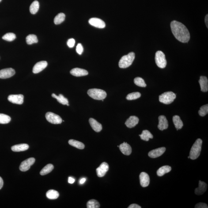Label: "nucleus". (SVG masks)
<instances>
[{"mask_svg":"<svg viewBox=\"0 0 208 208\" xmlns=\"http://www.w3.org/2000/svg\"><path fill=\"white\" fill-rule=\"evenodd\" d=\"M75 43V41L74 39H70L68 41L67 45L70 48H72L74 47Z\"/></svg>","mask_w":208,"mask_h":208,"instance_id":"obj_41","label":"nucleus"},{"mask_svg":"<svg viewBox=\"0 0 208 208\" xmlns=\"http://www.w3.org/2000/svg\"><path fill=\"white\" fill-rule=\"evenodd\" d=\"M119 149L121 152L124 155H129L131 154L132 149L131 146L127 143L124 142L119 146Z\"/></svg>","mask_w":208,"mask_h":208,"instance_id":"obj_19","label":"nucleus"},{"mask_svg":"<svg viewBox=\"0 0 208 208\" xmlns=\"http://www.w3.org/2000/svg\"><path fill=\"white\" fill-rule=\"evenodd\" d=\"M135 58V54L134 52L129 53L127 55L124 56L119 62V67L126 68L131 66Z\"/></svg>","mask_w":208,"mask_h":208,"instance_id":"obj_3","label":"nucleus"},{"mask_svg":"<svg viewBox=\"0 0 208 208\" xmlns=\"http://www.w3.org/2000/svg\"><path fill=\"white\" fill-rule=\"evenodd\" d=\"M52 96L54 98L56 99L58 102L63 105H67L68 104V100L62 94H59V96H57L55 94L53 93L52 95Z\"/></svg>","mask_w":208,"mask_h":208,"instance_id":"obj_26","label":"nucleus"},{"mask_svg":"<svg viewBox=\"0 0 208 208\" xmlns=\"http://www.w3.org/2000/svg\"><path fill=\"white\" fill-rule=\"evenodd\" d=\"M100 207V203L97 200L94 199L88 201L87 203V207L88 208H99Z\"/></svg>","mask_w":208,"mask_h":208,"instance_id":"obj_34","label":"nucleus"},{"mask_svg":"<svg viewBox=\"0 0 208 208\" xmlns=\"http://www.w3.org/2000/svg\"><path fill=\"white\" fill-rule=\"evenodd\" d=\"M208 113V104L202 106L200 107V110L198 111V114L201 116H204L207 115Z\"/></svg>","mask_w":208,"mask_h":208,"instance_id":"obj_39","label":"nucleus"},{"mask_svg":"<svg viewBox=\"0 0 208 208\" xmlns=\"http://www.w3.org/2000/svg\"><path fill=\"white\" fill-rule=\"evenodd\" d=\"M201 90L202 92H207L208 90V80L207 77L203 76H201L199 80Z\"/></svg>","mask_w":208,"mask_h":208,"instance_id":"obj_22","label":"nucleus"},{"mask_svg":"<svg viewBox=\"0 0 208 208\" xmlns=\"http://www.w3.org/2000/svg\"><path fill=\"white\" fill-rule=\"evenodd\" d=\"M140 206H139V205L137 204H132L130 205L128 207V208H141Z\"/></svg>","mask_w":208,"mask_h":208,"instance_id":"obj_43","label":"nucleus"},{"mask_svg":"<svg viewBox=\"0 0 208 208\" xmlns=\"http://www.w3.org/2000/svg\"><path fill=\"white\" fill-rule=\"evenodd\" d=\"M109 167L108 164L106 162L102 163L100 166L96 169V173L98 177H102L104 176L108 172Z\"/></svg>","mask_w":208,"mask_h":208,"instance_id":"obj_10","label":"nucleus"},{"mask_svg":"<svg viewBox=\"0 0 208 208\" xmlns=\"http://www.w3.org/2000/svg\"><path fill=\"white\" fill-rule=\"evenodd\" d=\"M171 170H172V168L169 166H164L160 167L159 169L158 170L157 175L158 176H162L165 174L170 172Z\"/></svg>","mask_w":208,"mask_h":208,"instance_id":"obj_25","label":"nucleus"},{"mask_svg":"<svg viewBox=\"0 0 208 208\" xmlns=\"http://www.w3.org/2000/svg\"><path fill=\"white\" fill-rule=\"evenodd\" d=\"M195 208H208V206L206 204L203 203H199L197 204L195 206Z\"/></svg>","mask_w":208,"mask_h":208,"instance_id":"obj_42","label":"nucleus"},{"mask_svg":"<svg viewBox=\"0 0 208 208\" xmlns=\"http://www.w3.org/2000/svg\"><path fill=\"white\" fill-rule=\"evenodd\" d=\"M35 161V159L34 158H30L24 160L21 163L20 167V170L22 172H26L30 169L31 167L33 165Z\"/></svg>","mask_w":208,"mask_h":208,"instance_id":"obj_8","label":"nucleus"},{"mask_svg":"<svg viewBox=\"0 0 208 208\" xmlns=\"http://www.w3.org/2000/svg\"><path fill=\"white\" fill-rule=\"evenodd\" d=\"M88 94L92 98L98 100H104L107 96L105 91L96 88L89 89L88 91Z\"/></svg>","mask_w":208,"mask_h":208,"instance_id":"obj_4","label":"nucleus"},{"mask_svg":"<svg viewBox=\"0 0 208 208\" xmlns=\"http://www.w3.org/2000/svg\"><path fill=\"white\" fill-rule=\"evenodd\" d=\"M65 15L64 14L62 13L58 14L54 19V23L56 25L60 24L65 21Z\"/></svg>","mask_w":208,"mask_h":208,"instance_id":"obj_32","label":"nucleus"},{"mask_svg":"<svg viewBox=\"0 0 208 208\" xmlns=\"http://www.w3.org/2000/svg\"><path fill=\"white\" fill-rule=\"evenodd\" d=\"M70 73L72 75L75 77H80L87 75L88 73L85 69L79 68H75L72 69L70 71Z\"/></svg>","mask_w":208,"mask_h":208,"instance_id":"obj_18","label":"nucleus"},{"mask_svg":"<svg viewBox=\"0 0 208 208\" xmlns=\"http://www.w3.org/2000/svg\"><path fill=\"white\" fill-rule=\"evenodd\" d=\"M29 146L27 144H21L16 145L12 147L11 149L13 152H20L27 150Z\"/></svg>","mask_w":208,"mask_h":208,"instance_id":"obj_23","label":"nucleus"},{"mask_svg":"<svg viewBox=\"0 0 208 208\" xmlns=\"http://www.w3.org/2000/svg\"><path fill=\"white\" fill-rule=\"evenodd\" d=\"M89 123L92 129L96 132H99L101 131L102 129V125L93 118L89 119Z\"/></svg>","mask_w":208,"mask_h":208,"instance_id":"obj_21","label":"nucleus"},{"mask_svg":"<svg viewBox=\"0 0 208 208\" xmlns=\"http://www.w3.org/2000/svg\"><path fill=\"white\" fill-rule=\"evenodd\" d=\"M208 14L206 15V17H205V23H206V27H207V28H208Z\"/></svg>","mask_w":208,"mask_h":208,"instance_id":"obj_47","label":"nucleus"},{"mask_svg":"<svg viewBox=\"0 0 208 208\" xmlns=\"http://www.w3.org/2000/svg\"><path fill=\"white\" fill-rule=\"evenodd\" d=\"M159 124L158 127L160 130L163 131L167 129L168 123L166 117L164 115L160 116L158 117Z\"/></svg>","mask_w":208,"mask_h":208,"instance_id":"obj_16","label":"nucleus"},{"mask_svg":"<svg viewBox=\"0 0 208 208\" xmlns=\"http://www.w3.org/2000/svg\"><path fill=\"white\" fill-rule=\"evenodd\" d=\"M46 197L49 199H56L59 196V194L58 191L54 190H51L47 191L46 194Z\"/></svg>","mask_w":208,"mask_h":208,"instance_id":"obj_29","label":"nucleus"},{"mask_svg":"<svg viewBox=\"0 0 208 208\" xmlns=\"http://www.w3.org/2000/svg\"><path fill=\"white\" fill-rule=\"evenodd\" d=\"M11 120V118L9 116L0 113V124H7L9 123Z\"/></svg>","mask_w":208,"mask_h":208,"instance_id":"obj_35","label":"nucleus"},{"mask_svg":"<svg viewBox=\"0 0 208 208\" xmlns=\"http://www.w3.org/2000/svg\"><path fill=\"white\" fill-rule=\"evenodd\" d=\"M202 140L198 138L193 144L190 152L189 157L191 160H195L199 157L200 154Z\"/></svg>","mask_w":208,"mask_h":208,"instance_id":"obj_2","label":"nucleus"},{"mask_svg":"<svg viewBox=\"0 0 208 208\" xmlns=\"http://www.w3.org/2000/svg\"><path fill=\"white\" fill-rule=\"evenodd\" d=\"M46 118L48 122L54 124H59L62 122V118L59 116L52 112L47 113Z\"/></svg>","mask_w":208,"mask_h":208,"instance_id":"obj_7","label":"nucleus"},{"mask_svg":"<svg viewBox=\"0 0 208 208\" xmlns=\"http://www.w3.org/2000/svg\"><path fill=\"white\" fill-rule=\"evenodd\" d=\"M139 119L137 117L132 116L127 119L125 122L126 125L129 128H132L138 124Z\"/></svg>","mask_w":208,"mask_h":208,"instance_id":"obj_20","label":"nucleus"},{"mask_svg":"<svg viewBox=\"0 0 208 208\" xmlns=\"http://www.w3.org/2000/svg\"><path fill=\"white\" fill-rule=\"evenodd\" d=\"M26 41L28 44L31 45L38 42V39L36 35H30L26 38Z\"/></svg>","mask_w":208,"mask_h":208,"instance_id":"obj_33","label":"nucleus"},{"mask_svg":"<svg viewBox=\"0 0 208 208\" xmlns=\"http://www.w3.org/2000/svg\"><path fill=\"white\" fill-rule=\"evenodd\" d=\"M54 169V166L52 164H49L44 167L41 171V175H44L50 173Z\"/></svg>","mask_w":208,"mask_h":208,"instance_id":"obj_31","label":"nucleus"},{"mask_svg":"<svg viewBox=\"0 0 208 208\" xmlns=\"http://www.w3.org/2000/svg\"><path fill=\"white\" fill-rule=\"evenodd\" d=\"M8 100L14 104H21L24 102V96L22 95H11L8 97Z\"/></svg>","mask_w":208,"mask_h":208,"instance_id":"obj_9","label":"nucleus"},{"mask_svg":"<svg viewBox=\"0 0 208 208\" xmlns=\"http://www.w3.org/2000/svg\"><path fill=\"white\" fill-rule=\"evenodd\" d=\"M134 84L138 86L145 87L146 86V85L144 80L140 77H136L134 78Z\"/></svg>","mask_w":208,"mask_h":208,"instance_id":"obj_36","label":"nucleus"},{"mask_svg":"<svg viewBox=\"0 0 208 208\" xmlns=\"http://www.w3.org/2000/svg\"><path fill=\"white\" fill-rule=\"evenodd\" d=\"M75 182V179L71 177H69L68 178V182L71 184H73Z\"/></svg>","mask_w":208,"mask_h":208,"instance_id":"obj_44","label":"nucleus"},{"mask_svg":"<svg viewBox=\"0 0 208 208\" xmlns=\"http://www.w3.org/2000/svg\"><path fill=\"white\" fill-rule=\"evenodd\" d=\"M89 23L90 25L96 28L103 29L105 28L106 24L104 21L98 18H92L89 20Z\"/></svg>","mask_w":208,"mask_h":208,"instance_id":"obj_12","label":"nucleus"},{"mask_svg":"<svg viewBox=\"0 0 208 208\" xmlns=\"http://www.w3.org/2000/svg\"><path fill=\"white\" fill-rule=\"evenodd\" d=\"M141 94L139 92H134L129 94L126 96V99L128 100H136L141 97Z\"/></svg>","mask_w":208,"mask_h":208,"instance_id":"obj_37","label":"nucleus"},{"mask_svg":"<svg viewBox=\"0 0 208 208\" xmlns=\"http://www.w3.org/2000/svg\"><path fill=\"white\" fill-rule=\"evenodd\" d=\"M47 66V62L46 61H41L37 62L34 66L32 69V72L35 74H37L41 72Z\"/></svg>","mask_w":208,"mask_h":208,"instance_id":"obj_13","label":"nucleus"},{"mask_svg":"<svg viewBox=\"0 0 208 208\" xmlns=\"http://www.w3.org/2000/svg\"><path fill=\"white\" fill-rule=\"evenodd\" d=\"M1 1H2V0H0V2H1Z\"/></svg>","mask_w":208,"mask_h":208,"instance_id":"obj_49","label":"nucleus"},{"mask_svg":"<svg viewBox=\"0 0 208 208\" xmlns=\"http://www.w3.org/2000/svg\"><path fill=\"white\" fill-rule=\"evenodd\" d=\"M176 95L172 92H166L159 96V101L164 104H171L176 98Z\"/></svg>","mask_w":208,"mask_h":208,"instance_id":"obj_5","label":"nucleus"},{"mask_svg":"<svg viewBox=\"0 0 208 208\" xmlns=\"http://www.w3.org/2000/svg\"><path fill=\"white\" fill-rule=\"evenodd\" d=\"M173 121L175 127L177 129V130L182 128L183 126L182 121L180 119V116L178 115L174 116L173 117Z\"/></svg>","mask_w":208,"mask_h":208,"instance_id":"obj_24","label":"nucleus"},{"mask_svg":"<svg viewBox=\"0 0 208 208\" xmlns=\"http://www.w3.org/2000/svg\"><path fill=\"white\" fill-rule=\"evenodd\" d=\"M188 158H190V157L189 156V157H188Z\"/></svg>","mask_w":208,"mask_h":208,"instance_id":"obj_48","label":"nucleus"},{"mask_svg":"<svg viewBox=\"0 0 208 208\" xmlns=\"http://www.w3.org/2000/svg\"><path fill=\"white\" fill-rule=\"evenodd\" d=\"M68 143L71 146L79 149H83L85 148V145L82 143L74 140H70Z\"/></svg>","mask_w":208,"mask_h":208,"instance_id":"obj_27","label":"nucleus"},{"mask_svg":"<svg viewBox=\"0 0 208 208\" xmlns=\"http://www.w3.org/2000/svg\"><path fill=\"white\" fill-rule=\"evenodd\" d=\"M170 27L172 33L176 39L183 43L189 41L190 32L184 24L179 22L173 21L171 23Z\"/></svg>","mask_w":208,"mask_h":208,"instance_id":"obj_1","label":"nucleus"},{"mask_svg":"<svg viewBox=\"0 0 208 208\" xmlns=\"http://www.w3.org/2000/svg\"><path fill=\"white\" fill-rule=\"evenodd\" d=\"M3 181L2 178L0 176V190L2 188L3 186Z\"/></svg>","mask_w":208,"mask_h":208,"instance_id":"obj_45","label":"nucleus"},{"mask_svg":"<svg viewBox=\"0 0 208 208\" xmlns=\"http://www.w3.org/2000/svg\"><path fill=\"white\" fill-rule=\"evenodd\" d=\"M76 51H77V53L80 55H81L82 54L83 51V48L82 45L80 43L77 44V48H76Z\"/></svg>","mask_w":208,"mask_h":208,"instance_id":"obj_40","label":"nucleus"},{"mask_svg":"<svg viewBox=\"0 0 208 208\" xmlns=\"http://www.w3.org/2000/svg\"><path fill=\"white\" fill-rule=\"evenodd\" d=\"M198 185V187L195 189V194L198 195H202L206 192L207 189V185L204 182L200 180Z\"/></svg>","mask_w":208,"mask_h":208,"instance_id":"obj_17","label":"nucleus"},{"mask_svg":"<svg viewBox=\"0 0 208 208\" xmlns=\"http://www.w3.org/2000/svg\"><path fill=\"white\" fill-rule=\"evenodd\" d=\"M141 140L145 141H149V139L153 138V136L149 131L144 130L142 131V134H140Z\"/></svg>","mask_w":208,"mask_h":208,"instance_id":"obj_28","label":"nucleus"},{"mask_svg":"<svg viewBox=\"0 0 208 208\" xmlns=\"http://www.w3.org/2000/svg\"><path fill=\"white\" fill-rule=\"evenodd\" d=\"M15 74V71L12 68H8L0 70V78L6 79L13 77Z\"/></svg>","mask_w":208,"mask_h":208,"instance_id":"obj_11","label":"nucleus"},{"mask_svg":"<svg viewBox=\"0 0 208 208\" xmlns=\"http://www.w3.org/2000/svg\"><path fill=\"white\" fill-rule=\"evenodd\" d=\"M39 7V2L37 1H34L30 7V11L32 14H35L37 13Z\"/></svg>","mask_w":208,"mask_h":208,"instance_id":"obj_30","label":"nucleus"},{"mask_svg":"<svg viewBox=\"0 0 208 208\" xmlns=\"http://www.w3.org/2000/svg\"><path fill=\"white\" fill-rule=\"evenodd\" d=\"M4 40L8 41H12L16 38L15 34L13 33H8L3 36L2 37Z\"/></svg>","mask_w":208,"mask_h":208,"instance_id":"obj_38","label":"nucleus"},{"mask_svg":"<svg viewBox=\"0 0 208 208\" xmlns=\"http://www.w3.org/2000/svg\"><path fill=\"white\" fill-rule=\"evenodd\" d=\"M140 183L142 187H148L149 184L150 179L149 175L146 173L141 172L140 175Z\"/></svg>","mask_w":208,"mask_h":208,"instance_id":"obj_15","label":"nucleus"},{"mask_svg":"<svg viewBox=\"0 0 208 208\" xmlns=\"http://www.w3.org/2000/svg\"><path fill=\"white\" fill-rule=\"evenodd\" d=\"M155 61L157 66L160 68H164L167 66L165 56L162 51H157L155 56Z\"/></svg>","mask_w":208,"mask_h":208,"instance_id":"obj_6","label":"nucleus"},{"mask_svg":"<svg viewBox=\"0 0 208 208\" xmlns=\"http://www.w3.org/2000/svg\"><path fill=\"white\" fill-rule=\"evenodd\" d=\"M86 179L85 178H83V179H81L80 181V184H83V183L86 182Z\"/></svg>","mask_w":208,"mask_h":208,"instance_id":"obj_46","label":"nucleus"},{"mask_svg":"<svg viewBox=\"0 0 208 208\" xmlns=\"http://www.w3.org/2000/svg\"><path fill=\"white\" fill-rule=\"evenodd\" d=\"M166 150L165 147H161L150 151L148 153L149 157L152 158H156L164 154Z\"/></svg>","mask_w":208,"mask_h":208,"instance_id":"obj_14","label":"nucleus"}]
</instances>
